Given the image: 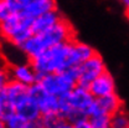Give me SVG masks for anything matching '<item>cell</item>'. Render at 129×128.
Returning <instances> with one entry per match:
<instances>
[{"label":"cell","instance_id":"6da1fadb","mask_svg":"<svg viewBox=\"0 0 129 128\" xmlns=\"http://www.w3.org/2000/svg\"><path fill=\"white\" fill-rule=\"evenodd\" d=\"M96 54L97 51L91 45L75 39L71 42L46 50L31 60L30 64L40 79L50 73H58L77 68Z\"/></svg>","mask_w":129,"mask_h":128},{"label":"cell","instance_id":"7a4b0ae2","mask_svg":"<svg viewBox=\"0 0 129 128\" xmlns=\"http://www.w3.org/2000/svg\"><path fill=\"white\" fill-rule=\"evenodd\" d=\"M73 40H75L73 26L70 24V21L66 17H63L52 29L42 32V34L32 35L19 48L21 50L22 55L27 59V61H31L48 48L58 46V45H63V44L71 42Z\"/></svg>","mask_w":129,"mask_h":128},{"label":"cell","instance_id":"3957f363","mask_svg":"<svg viewBox=\"0 0 129 128\" xmlns=\"http://www.w3.org/2000/svg\"><path fill=\"white\" fill-rule=\"evenodd\" d=\"M94 106L96 99L88 88L77 85L68 96L61 99L60 116L68 123L75 124L77 122L88 119V117L94 111Z\"/></svg>","mask_w":129,"mask_h":128},{"label":"cell","instance_id":"277c9868","mask_svg":"<svg viewBox=\"0 0 129 128\" xmlns=\"http://www.w3.org/2000/svg\"><path fill=\"white\" fill-rule=\"evenodd\" d=\"M37 83L46 93L62 99L77 86V68L42 76Z\"/></svg>","mask_w":129,"mask_h":128},{"label":"cell","instance_id":"5b68a950","mask_svg":"<svg viewBox=\"0 0 129 128\" xmlns=\"http://www.w3.org/2000/svg\"><path fill=\"white\" fill-rule=\"evenodd\" d=\"M32 21L15 14L0 24V35L15 47H21L32 35Z\"/></svg>","mask_w":129,"mask_h":128},{"label":"cell","instance_id":"8992f818","mask_svg":"<svg viewBox=\"0 0 129 128\" xmlns=\"http://www.w3.org/2000/svg\"><path fill=\"white\" fill-rule=\"evenodd\" d=\"M107 71L108 70L103 57L97 52L96 55H93L91 59L86 60L77 67V85L88 88L93 81Z\"/></svg>","mask_w":129,"mask_h":128},{"label":"cell","instance_id":"52a82bcc","mask_svg":"<svg viewBox=\"0 0 129 128\" xmlns=\"http://www.w3.org/2000/svg\"><path fill=\"white\" fill-rule=\"evenodd\" d=\"M30 96L36 101L41 117H51V116H60L61 111V99L55 96L46 93L39 83H35L29 90Z\"/></svg>","mask_w":129,"mask_h":128},{"label":"cell","instance_id":"ba28073f","mask_svg":"<svg viewBox=\"0 0 129 128\" xmlns=\"http://www.w3.org/2000/svg\"><path fill=\"white\" fill-rule=\"evenodd\" d=\"M56 8L53 0H16V14L30 20H35Z\"/></svg>","mask_w":129,"mask_h":128},{"label":"cell","instance_id":"9c48e42d","mask_svg":"<svg viewBox=\"0 0 129 128\" xmlns=\"http://www.w3.org/2000/svg\"><path fill=\"white\" fill-rule=\"evenodd\" d=\"M8 70H9L10 80L16 81L19 83H22L27 87L34 86L39 81V76H37L36 71L34 70L32 65L30 64V61L14 64L11 65Z\"/></svg>","mask_w":129,"mask_h":128},{"label":"cell","instance_id":"30bf717a","mask_svg":"<svg viewBox=\"0 0 129 128\" xmlns=\"http://www.w3.org/2000/svg\"><path fill=\"white\" fill-rule=\"evenodd\" d=\"M115 90H117L115 81H114L112 73L109 71H107L106 73L99 76L88 87V91L94 97V99H99V98L107 97L109 95H113V93H117Z\"/></svg>","mask_w":129,"mask_h":128},{"label":"cell","instance_id":"8fae6325","mask_svg":"<svg viewBox=\"0 0 129 128\" xmlns=\"http://www.w3.org/2000/svg\"><path fill=\"white\" fill-rule=\"evenodd\" d=\"M64 16L60 13V10L56 8L53 10H50L47 13L42 14L41 16L36 17L32 21V34L37 35V34H42V32L47 31L50 29H52L55 25H57Z\"/></svg>","mask_w":129,"mask_h":128},{"label":"cell","instance_id":"7c38bea8","mask_svg":"<svg viewBox=\"0 0 129 128\" xmlns=\"http://www.w3.org/2000/svg\"><path fill=\"white\" fill-rule=\"evenodd\" d=\"M122 110H123V102L117 93H113V95H109L107 97L96 99L94 111H97V112L104 113V114L112 117L113 114H115L117 112H119Z\"/></svg>","mask_w":129,"mask_h":128},{"label":"cell","instance_id":"4fadbf2b","mask_svg":"<svg viewBox=\"0 0 129 128\" xmlns=\"http://www.w3.org/2000/svg\"><path fill=\"white\" fill-rule=\"evenodd\" d=\"M29 90H30V87H27L22 83H19L16 81L10 80L9 83L5 86V88L3 90V93L16 107L20 102H22L26 97H29Z\"/></svg>","mask_w":129,"mask_h":128},{"label":"cell","instance_id":"5bb4252c","mask_svg":"<svg viewBox=\"0 0 129 128\" xmlns=\"http://www.w3.org/2000/svg\"><path fill=\"white\" fill-rule=\"evenodd\" d=\"M15 110L17 114L22 116L29 122L41 118V113H40V110H39V106H37L36 101L30 96V93H29V97H26L22 102H20L16 106Z\"/></svg>","mask_w":129,"mask_h":128},{"label":"cell","instance_id":"9a60e30c","mask_svg":"<svg viewBox=\"0 0 129 128\" xmlns=\"http://www.w3.org/2000/svg\"><path fill=\"white\" fill-rule=\"evenodd\" d=\"M16 113L15 106L8 99V97L3 93V91L0 92V119L3 122H6L11 116H14Z\"/></svg>","mask_w":129,"mask_h":128},{"label":"cell","instance_id":"2e32d148","mask_svg":"<svg viewBox=\"0 0 129 128\" xmlns=\"http://www.w3.org/2000/svg\"><path fill=\"white\" fill-rule=\"evenodd\" d=\"M91 128H111V117L101 112H94L88 117Z\"/></svg>","mask_w":129,"mask_h":128},{"label":"cell","instance_id":"e0dca14e","mask_svg":"<svg viewBox=\"0 0 129 128\" xmlns=\"http://www.w3.org/2000/svg\"><path fill=\"white\" fill-rule=\"evenodd\" d=\"M16 14V0H0V24Z\"/></svg>","mask_w":129,"mask_h":128},{"label":"cell","instance_id":"ac0fdd59","mask_svg":"<svg viewBox=\"0 0 129 128\" xmlns=\"http://www.w3.org/2000/svg\"><path fill=\"white\" fill-rule=\"evenodd\" d=\"M111 128H129V113L124 108L111 117Z\"/></svg>","mask_w":129,"mask_h":128},{"label":"cell","instance_id":"d6986e66","mask_svg":"<svg viewBox=\"0 0 129 128\" xmlns=\"http://www.w3.org/2000/svg\"><path fill=\"white\" fill-rule=\"evenodd\" d=\"M47 128H72V124L63 119L61 116H51V117H42Z\"/></svg>","mask_w":129,"mask_h":128},{"label":"cell","instance_id":"ffe728a7","mask_svg":"<svg viewBox=\"0 0 129 128\" xmlns=\"http://www.w3.org/2000/svg\"><path fill=\"white\" fill-rule=\"evenodd\" d=\"M29 121H26L22 116L15 113L14 116H11L6 122H5V127L6 128H26L27 127Z\"/></svg>","mask_w":129,"mask_h":128},{"label":"cell","instance_id":"44dd1931","mask_svg":"<svg viewBox=\"0 0 129 128\" xmlns=\"http://www.w3.org/2000/svg\"><path fill=\"white\" fill-rule=\"evenodd\" d=\"M10 81V75H9V70L5 67L0 66V92L5 88V86L9 83Z\"/></svg>","mask_w":129,"mask_h":128},{"label":"cell","instance_id":"7402d4cb","mask_svg":"<svg viewBox=\"0 0 129 128\" xmlns=\"http://www.w3.org/2000/svg\"><path fill=\"white\" fill-rule=\"evenodd\" d=\"M26 128H47L46 127V123L44 121V118H39V119H35L27 123V127Z\"/></svg>","mask_w":129,"mask_h":128},{"label":"cell","instance_id":"603a6c76","mask_svg":"<svg viewBox=\"0 0 129 128\" xmlns=\"http://www.w3.org/2000/svg\"><path fill=\"white\" fill-rule=\"evenodd\" d=\"M72 128H91V126L88 123V119H84V121H81V122L72 124Z\"/></svg>","mask_w":129,"mask_h":128},{"label":"cell","instance_id":"cb8c5ba5","mask_svg":"<svg viewBox=\"0 0 129 128\" xmlns=\"http://www.w3.org/2000/svg\"><path fill=\"white\" fill-rule=\"evenodd\" d=\"M122 4H123V6L125 8V16L128 17V20H129V0L122 1Z\"/></svg>","mask_w":129,"mask_h":128},{"label":"cell","instance_id":"d4e9b609","mask_svg":"<svg viewBox=\"0 0 129 128\" xmlns=\"http://www.w3.org/2000/svg\"><path fill=\"white\" fill-rule=\"evenodd\" d=\"M0 128H6L5 127V122H3L1 119H0Z\"/></svg>","mask_w":129,"mask_h":128}]
</instances>
